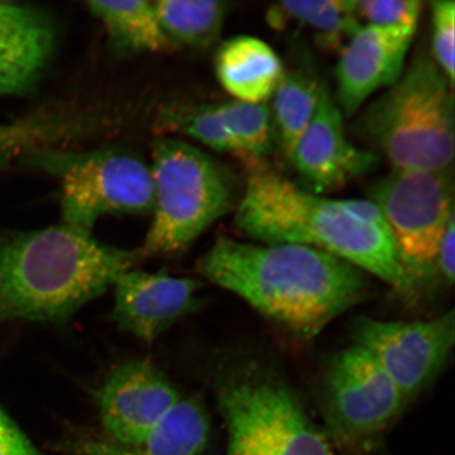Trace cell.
<instances>
[{"mask_svg":"<svg viewBox=\"0 0 455 455\" xmlns=\"http://www.w3.org/2000/svg\"><path fill=\"white\" fill-rule=\"evenodd\" d=\"M323 84L310 55L304 50L284 69L271 96L276 146L288 161L315 111Z\"/></svg>","mask_w":455,"mask_h":455,"instance_id":"18","label":"cell"},{"mask_svg":"<svg viewBox=\"0 0 455 455\" xmlns=\"http://www.w3.org/2000/svg\"><path fill=\"white\" fill-rule=\"evenodd\" d=\"M142 254L66 224L0 235V323H60L134 269Z\"/></svg>","mask_w":455,"mask_h":455,"instance_id":"2","label":"cell"},{"mask_svg":"<svg viewBox=\"0 0 455 455\" xmlns=\"http://www.w3.org/2000/svg\"><path fill=\"white\" fill-rule=\"evenodd\" d=\"M284 67L268 44L236 36L220 45L215 56L219 82L235 100L265 102L281 82Z\"/></svg>","mask_w":455,"mask_h":455,"instance_id":"17","label":"cell"},{"mask_svg":"<svg viewBox=\"0 0 455 455\" xmlns=\"http://www.w3.org/2000/svg\"><path fill=\"white\" fill-rule=\"evenodd\" d=\"M199 286L189 277L131 269L113 284V320L124 331L152 343L201 306Z\"/></svg>","mask_w":455,"mask_h":455,"instance_id":"13","label":"cell"},{"mask_svg":"<svg viewBox=\"0 0 455 455\" xmlns=\"http://www.w3.org/2000/svg\"><path fill=\"white\" fill-rule=\"evenodd\" d=\"M180 397L166 375L150 361L119 363L96 395L105 436L122 445L141 442Z\"/></svg>","mask_w":455,"mask_h":455,"instance_id":"11","label":"cell"},{"mask_svg":"<svg viewBox=\"0 0 455 455\" xmlns=\"http://www.w3.org/2000/svg\"><path fill=\"white\" fill-rule=\"evenodd\" d=\"M290 162L297 170L301 187L321 196L371 172L379 157L347 139L343 113L323 84L315 111Z\"/></svg>","mask_w":455,"mask_h":455,"instance_id":"12","label":"cell"},{"mask_svg":"<svg viewBox=\"0 0 455 455\" xmlns=\"http://www.w3.org/2000/svg\"><path fill=\"white\" fill-rule=\"evenodd\" d=\"M432 50L435 61L445 74L449 83L454 84V36L455 3L436 0L431 3Z\"/></svg>","mask_w":455,"mask_h":455,"instance_id":"26","label":"cell"},{"mask_svg":"<svg viewBox=\"0 0 455 455\" xmlns=\"http://www.w3.org/2000/svg\"><path fill=\"white\" fill-rule=\"evenodd\" d=\"M171 129L190 136L210 149L238 156L237 146L220 116L216 105L175 110L166 116Z\"/></svg>","mask_w":455,"mask_h":455,"instance_id":"24","label":"cell"},{"mask_svg":"<svg viewBox=\"0 0 455 455\" xmlns=\"http://www.w3.org/2000/svg\"><path fill=\"white\" fill-rule=\"evenodd\" d=\"M235 223L261 243L321 250L379 278L405 299L418 293L389 230L363 223L339 199L315 195L261 164L249 175Z\"/></svg>","mask_w":455,"mask_h":455,"instance_id":"3","label":"cell"},{"mask_svg":"<svg viewBox=\"0 0 455 455\" xmlns=\"http://www.w3.org/2000/svg\"><path fill=\"white\" fill-rule=\"evenodd\" d=\"M219 405L228 430L227 455H335L293 390L269 373L228 380Z\"/></svg>","mask_w":455,"mask_h":455,"instance_id":"6","label":"cell"},{"mask_svg":"<svg viewBox=\"0 0 455 455\" xmlns=\"http://www.w3.org/2000/svg\"><path fill=\"white\" fill-rule=\"evenodd\" d=\"M413 36L414 32L369 25L351 36L337 67L338 99L345 116H351L370 95L400 78Z\"/></svg>","mask_w":455,"mask_h":455,"instance_id":"14","label":"cell"},{"mask_svg":"<svg viewBox=\"0 0 455 455\" xmlns=\"http://www.w3.org/2000/svg\"><path fill=\"white\" fill-rule=\"evenodd\" d=\"M339 201L347 212L355 216L356 219L363 221V223L389 230L384 214L380 212L377 204L370 201V199L369 201H365V199L352 198L339 199Z\"/></svg>","mask_w":455,"mask_h":455,"instance_id":"29","label":"cell"},{"mask_svg":"<svg viewBox=\"0 0 455 455\" xmlns=\"http://www.w3.org/2000/svg\"><path fill=\"white\" fill-rule=\"evenodd\" d=\"M153 220L142 256L180 254L233 206L227 171L206 153L174 139L153 147Z\"/></svg>","mask_w":455,"mask_h":455,"instance_id":"5","label":"cell"},{"mask_svg":"<svg viewBox=\"0 0 455 455\" xmlns=\"http://www.w3.org/2000/svg\"><path fill=\"white\" fill-rule=\"evenodd\" d=\"M354 344L371 355L411 403L445 366L455 339L454 311L429 321L392 322L358 317Z\"/></svg>","mask_w":455,"mask_h":455,"instance_id":"10","label":"cell"},{"mask_svg":"<svg viewBox=\"0 0 455 455\" xmlns=\"http://www.w3.org/2000/svg\"><path fill=\"white\" fill-rule=\"evenodd\" d=\"M452 171L394 170L369 187L418 290L435 275L437 247L454 218Z\"/></svg>","mask_w":455,"mask_h":455,"instance_id":"8","label":"cell"},{"mask_svg":"<svg viewBox=\"0 0 455 455\" xmlns=\"http://www.w3.org/2000/svg\"><path fill=\"white\" fill-rule=\"evenodd\" d=\"M210 437L206 411L196 398L180 397L144 440L122 445L106 436H81L61 449L69 455H204Z\"/></svg>","mask_w":455,"mask_h":455,"instance_id":"16","label":"cell"},{"mask_svg":"<svg viewBox=\"0 0 455 455\" xmlns=\"http://www.w3.org/2000/svg\"><path fill=\"white\" fill-rule=\"evenodd\" d=\"M268 25L277 31L290 22L309 28L316 41L326 49L338 48L362 26L358 22L355 0H294L272 4L266 15Z\"/></svg>","mask_w":455,"mask_h":455,"instance_id":"20","label":"cell"},{"mask_svg":"<svg viewBox=\"0 0 455 455\" xmlns=\"http://www.w3.org/2000/svg\"><path fill=\"white\" fill-rule=\"evenodd\" d=\"M407 405L394 380L360 346L351 345L330 361L322 414L335 445L351 452L370 451Z\"/></svg>","mask_w":455,"mask_h":455,"instance_id":"9","label":"cell"},{"mask_svg":"<svg viewBox=\"0 0 455 455\" xmlns=\"http://www.w3.org/2000/svg\"><path fill=\"white\" fill-rule=\"evenodd\" d=\"M89 12L101 22L110 42L124 53H153L170 47L159 26L155 3L148 0L87 4Z\"/></svg>","mask_w":455,"mask_h":455,"instance_id":"19","label":"cell"},{"mask_svg":"<svg viewBox=\"0 0 455 455\" xmlns=\"http://www.w3.org/2000/svg\"><path fill=\"white\" fill-rule=\"evenodd\" d=\"M155 7L169 45L196 50L218 41L227 13L226 3L218 0H162Z\"/></svg>","mask_w":455,"mask_h":455,"instance_id":"21","label":"cell"},{"mask_svg":"<svg viewBox=\"0 0 455 455\" xmlns=\"http://www.w3.org/2000/svg\"><path fill=\"white\" fill-rule=\"evenodd\" d=\"M199 273L304 340L371 295L365 272L303 244L220 237L199 261Z\"/></svg>","mask_w":455,"mask_h":455,"instance_id":"1","label":"cell"},{"mask_svg":"<svg viewBox=\"0 0 455 455\" xmlns=\"http://www.w3.org/2000/svg\"><path fill=\"white\" fill-rule=\"evenodd\" d=\"M453 85L420 54L363 114V129L394 170L448 171L454 158Z\"/></svg>","mask_w":455,"mask_h":455,"instance_id":"4","label":"cell"},{"mask_svg":"<svg viewBox=\"0 0 455 455\" xmlns=\"http://www.w3.org/2000/svg\"><path fill=\"white\" fill-rule=\"evenodd\" d=\"M55 41L53 22L42 10L0 3V96L30 90L48 67Z\"/></svg>","mask_w":455,"mask_h":455,"instance_id":"15","label":"cell"},{"mask_svg":"<svg viewBox=\"0 0 455 455\" xmlns=\"http://www.w3.org/2000/svg\"><path fill=\"white\" fill-rule=\"evenodd\" d=\"M455 224L454 218L449 221L447 229L442 236V240L437 247L435 269V275L447 284L452 287L455 275Z\"/></svg>","mask_w":455,"mask_h":455,"instance_id":"28","label":"cell"},{"mask_svg":"<svg viewBox=\"0 0 455 455\" xmlns=\"http://www.w3.org/2000/svg\"><path fill=\"white\" fill-rule=\"evenodd\" d=\"M0 455H43L0 407Z\"/></svg>","mask_w":455,"mask_h":455,"instance_id":"27","label":"cell"},{"mask_svg":"<svg viewBox=\"0 0 455 455\" xmlns=\"http://www.w3.org/2000/svg\"><path fill=\"white\" fill-rule=\"evenodd\" d=\"M53 114H34L12 124H0V167L41 150L47 142L65 134L66 124Z\"/></svg>","mask_w":455,"mask_h":455,"instance_id":"23","label":"cell"},{"mask_svg":"<svg viewBox=\"0 0 455 455\" xmlns=\"http://www.w3.org/2000/svg\"><path fill=\"white\" fill-rule=\"evenodd\" d=\"M60 183L64 224L88 233L102 216L152 212L150 167L116 150L55 153L37 150L27 156Z\"/></svg>","mask_w":455,"mask_h":455,"instance_id":"7","label":"cell"},{"mask_svg":"<svg viewBox=\"0 0 455 455\" xmlns=\"http://www.w3.org/2000/svg\"><path fill=\"white\" fill-rule=\"evenodd\" d=\"M355 9L357 16L367 20L369 26L415 33L422 3L419 0H355Z\"/></svg>","mask_w":455,"mask_h":455,"instance_id":"25","label":"cell"},{"mask_svg":"<svg viewBox=\"0 0 455 455\" xmlns=\"http://www.w3.org/2000/svg\"><path fill=\"white\" fill-rule=\"evenodd\" d=\"M216 108L235 141L238 156L260 166L276 146L270 107L266 102L233 100Z\"/></svg>","mask_w":455,"mask_h":455,"instance_id":"22","label":"cell"}]
</instances>
